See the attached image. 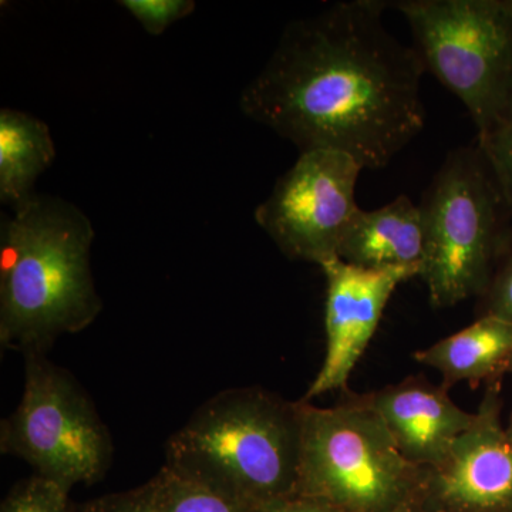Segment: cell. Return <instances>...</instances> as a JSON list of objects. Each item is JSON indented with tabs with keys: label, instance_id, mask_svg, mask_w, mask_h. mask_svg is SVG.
<instances>
[{
	"label": "cell",
	"instance_id": "1",
	"mask_svg": "<svg viewBox=\"0 0 512 512\" xmlns=\"http://www.w3.org/2000/svg\"><path fill=\"white\" fill-rule=\"evenodd\" d=\"M389 2L343 0L292 20L239 109L299 153L335 150L382 170L426 124L413 46L383 22Z\"/></svg>",
	"mask_w": 512,
	"mask_h": 512
},
{
	"label": "cell",
	"instance_id": "2",
	"mask_svg": "<svg viewBox=\"0 0 512 512\" xmlns=\"http://www.w3.org/2000/svg\"><path fill=\"white\" fill-rule=\"evenodd\" d=\"M92 221L73 202L36 194L0 229V343L46 353L89 328L103 301L92 272Z\"/></svg>",
	"mask_w": 512,
	"mask_h": 512
},
{
	"label": "cell",
	"instance_id": "3",
	"mask_svg": "<svg viewBox=\"0 0 512 512\" xmlns=\"http://www.w3.org/2000/svg\"><path fill=\"white\" fill-rule=\"evenodd\" d=\"M299 453L298 402L239 387L212 397L175 431L164 466L252 512L298 494Z\"/></svg>",
	"mask_w": 512,
	"mask_h": 512
},
{
	"label": "cell",
	"instance_id": "4",
	"mask_svg": "<svg viewBox=\"0 0 512 512\" xmlns=\"http://www.w3.org/2000/svg\"><path fill=\"white\" fill-rule=\"evenodd\" d=\"M423 259L419 278L436 309L481 298L512 244V211L476 146L456 148L419 204Z\"/></svg>",
	"mask_w": 512,
	"mask_h": 512
},
{
	"label": "cell",
	"instance_id": "5",
	"mask_svg": "<svg viewBox=\"0 0 512 512\" xmlns=\"http://www.w3.org/2000/svg\"><path fill=\"white\" fill-rule=\"evenodd\" d=\"M298 494L342 512H387L417 503L424 468L410 463L365 397L316 407L298 402Z\"/></svg>",
	"mask_w": 512,
	"mask_h": 512
},
{
	"label": "cell",
	"instance_id": "6",
	"mask_svg": "<svg viewBox=\"0 0 512 512\" xmlns=\"http://www.w3.org/2000/svg\"><path fill=\"white\" fill-rule=\"evenodd\" d=\"M413 47L464 104L477 137L512 114V0H399Z\"/></svg>",
	"mask_w": 512,
	"mask_h": 512
},
{
	"label": "cell",
	"instance_id": "7",
	"mask_svg": "<svg viewBox=\"0 0 512 512\" xmlns=\"http://www.w3.org/2000/svg\"><path fill=\"white\" fill-rule=\"evenodd\" d=\"M25 389L0 424V451L26 461L36 476L67 493L106 476L113 443L83 387L46 353L25 355Z\"/></svg>",
	"mask_w": 512,
	"mask_h": 512
},
{
	"label": "cell",
	"instance_id": "8",
	"mask_svg": "<svg viewBox=\"0 0 512 512\" xmlns=\"http://www.w3.org/2000/svg\"><path fill=\"white\" fill-rule=\"evenodd\" d=\"M362 171L340 151H303L255 208V222L286 258L325 265L338 258L360 210L355 192Z\"/></svg>",
	"mask_w": 512,
	"mask_h": 512
},
{
	"label": "cell",
	"instance_id": "9",
	"mask_svg": "<svg viewBox=\"0 0 512 512\" xmlns=\"http://www.w3.org/2000/svg\"><path fill=\"white\" fill-rule=\"evenodd\" d=\"M501 379L488 382L473 426L424 468L417 504L439 512H512V443L501 421Z\"/></svg>",
	"mask_w": 512,
	"mask_h": 512
},
{
	"label": "cell",
	"instance_id": "10",
	"mask_svg": "<svg viewBox=\"0 0 512 512\" xmlns=\"http://www.w3.org/2000/svg\"><path fill=\"white\" fill-rule=\"evenodd\" d=\"M326 279V353L302 402L346 390L350 376L375 336L394 291L416 268L367 269L336 258L320 266Z\"/></svg>",
	"mask_w": 512,
	"mask_h": 512
},
{
	"label": "cell",
	"instance_id": "11",
	"mask_svg": "<svg viewBox=\"0 0 512 512\" xmlns=\"http://www.w3.org/2000/svg\"><path fill=\"white\" fill-rule=\"evenodd\" d=\"M363 397L386 424L400 453L423 468L441 463L476 420V413L451 400L447 386H434L421 377H409Z\"/></svg>",
	"mask_w": 512,
	"mask_h": 512
},
{
	"label": "cell",
	"instance_id": "12",
	"mask_svg": "<svg viewBox=\"0 0 512 512\" xmlns=\"http://www.w3.org/2000/svg\"><path fill=\"white\" fill-rule=\"evenodd\" d=\"M419 205L407 195L376 210H359L350 222L338 258L367 269L416 268L423 259Z\"/></svg>",
	"mask_w": 512,
	"mask_h": 512
},
{
	"label": "cell",
	"instance_id": "13",
	"mask_svg": "<svg viewBox=\"0 0 512 512\" xmlns=\"http://www.w3.org/2000/svg\"><path fill=\"white\" fill-rule=\"evenodd\" d=\"M511 355L512 323L480 316L466 329L414 353V359L439 370L450 389L458 382L501 379Z\"/></svg>",
	"mask_w": 512,
	"mask_h": 512
},
{
	"label": "cell",
	"instance_id": "14",
	"mask_svg": "<svg viewBox=\"0 0 512 512\" xmlns=\"http://www.w3.org/2000/svg\"><path fill=\"white\" fill-rule=\"evenodd\" d=\"M56 146L45 121L15 109L0 111V201L15 208L35 197Z\"/></svg>",
	"mask_w": 512,
	"mask_h": 512
},
{
	"label": "cell",
	"instance_id": "15",
	"mask_svg": "<svg viewBox=\"0 0 512 512\" xmlns=\"http://www.w3.org/2000/svg\"><path fill=\"white\" fill-rule=\"evenodd\" d=\"M153 481L160 512H251L231 498L165 466Z\"/></svg>",
	"mask_w": 512,
	"mask_h": 512
},
{
	"label": "cell",
	"instance_id": "16",
	"mask_svg": "<svg viewBox=\"0 0 512 512\" xmlns=\"http://www.w3.org/2000/svg\"><path fill=\"white\" fill-rule=\"evenodd\" d=\"M69 495L60 485L35 474L13 485L0 512H77Z\"/></svg>",
	"mask_w": 512,
	"mask_h": 512
},
{
	"label": "cell",
	"instance_id": "17",
	"mask_svg": "<svg viewBox=\"0 0 512 512\" xmlns=\"http://www.w3.org/2000/svg\"><path fill=\"white\" fill-rule=\"evenodd\" d=\"M477 141L512 211V114Z\"/></svg>",
	"mask_w": 512,
	"mask_h": 512
},
{
	"label": "cell",
	"instance_id": "18",
	"mask_svg": "<svg viewBox=\"0 0 512 512\" xmlns=\"http://www.w3.org/2000/svg\"><path fill=\"white\" fill-rule=\"evenodd\" d=\"M119 5L153 36L163 35L171 25L188 18L197 8L192 0H121Z\"/></svg>",
	"mask_w": 512,
	"mask_h": 512
},
{
	"label": "cell",
	"instance_id": "19",
	"mask_svg": "<svg viewBox=\"0 0 512 512\" xmlns=\"http://www.w3.org/2000/svg\"><path fill=\"white\" fill-rule=\"evenodd\" d=\"M77 512H160L156 485L151 478L148 483L134 490L104 495L89 503L77 505Z\"/></svg>",
	"mask_w": 512,
	"mask_h": 512
},
{
	"label": "cell",
	"instance_id": "20",
	"mask_svg": "<svg viewBox=\"0 0 512 512\" xmlns=\"http://www.w3.org/2000/svg\"><path fill=\"white\" fill-rule=\"evenodd\" d=\"M480 301V316H494L512 323V244L495 269L493 281Z\"/></svg>",
	"mask_w": 512,
	"mask_h": 512
},
{
	"label": "cell",
	"instance_id": "21",
	"mask_svg": "<svg viewBox=\"0 0 512 512\" xmlns=\"http://www.w3.org/2000/svg\"><path fill=\"white\" fill-rule=\"evenodd\" d=\"M252 512H342L338 508L333 507L323 501L315 500V498L305 497V495L295 494L291 497L281 498L274 503L264 505V507L256 508Z\"/></svg>",
	"mask_w": 512,
	"mask_h": 512
},
{
	"label": "cell",
	"instance_id": "22",
	"mask_svg": "<svg viewBox=\"0 0 512 512\" xmlns=\"http://www.w3.org/2000/svg\"><path fill=\"white\" fill-rule=\"evenodd\" d=\"M387 512H423L421 511L420 505L417 503H410L400 505V507L394 508L392 511Z\"/></svg>",
	"mask_w": 512,
	"mask_h": 512
},
{
	"label": "cell",
	"instance_id": "23",
	"mask_svg": "<svg viewBox=\"0 0 512 512\" xmlns=\"http://www.w3.org/2000/svg\"><path fill=\"white\" fill-rule=\"evenodd\" d=\"M505 433H507L508 439H510L512 443V413L510 416V420H508L507 426H505Z\"/></svg>",
	"mask_w": 512,
	"mask_h": 512
},
{
	"label": "cell",
	"instance_id": "24",
	"mask_svg": "<svg viewBox=\"0 0 512 512\" xmlns=\"http://www.w3.org/2000/svg\"><path fill=\"white\" fill-rule=\"evenodd\" d=\"M505 373H511L512 375V355L510 360H508L507 367H505Z\"/></svg>",
	"mask_w": 512,
	"mask_h": 512
}]
</instances>
